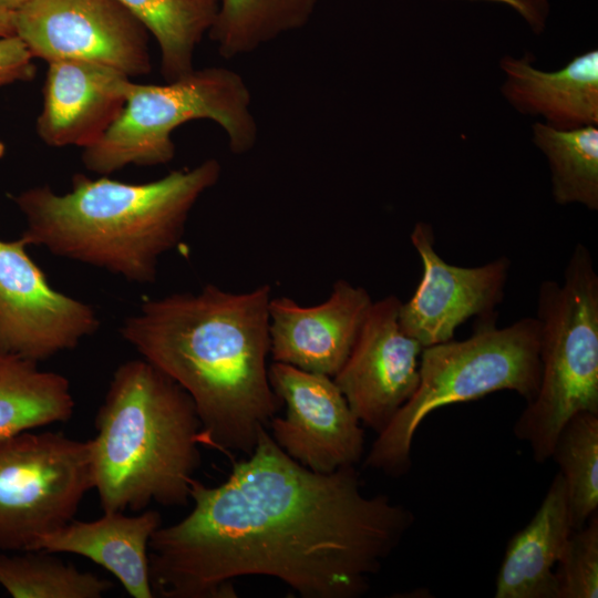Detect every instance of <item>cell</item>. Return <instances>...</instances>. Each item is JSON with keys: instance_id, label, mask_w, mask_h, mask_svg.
Returning a JSON list of instances; mask_svg holds the SVG:
<instances>
[{"instance_id": "obj_1", "label": "cell", "mask_w": 598, "mask_h": 598, "mask_svg": "<svg viewBox=\"0 0 598 598\" xmlns=\"http://www.w3.org/2000/svg\"><path fill=\"white\" fill-rule=\"evenodd\" d=\"M227 480L193 478L194 506L150 540L163 598H234L235 578H276L302 598H359L414 524L388 495L362 493L354 465L317 473L264 430Z\"/></svg>"}, {"instance_id": "obj_2", "label": "cell", "mask_w": 598, "mask_h": 598, "mask_svg": "<svg viewBox=\"0 0 598 598\" xmlns=\"http://www.w3.org/2000/svg\"><path fill=\"white\" fill-rule=\"evenodd\" d=\"M271 288L231 292L206 285L145 300L120 333L192 398L199 444L249 455L282 404L267 367Z\"/></svg>"}, {"instance_id": "obj_3", "label": "cell", "mask_w": 598, "mask_h": 598, "mask_svg": "<svg viewBox=\"0 0 598 598\" xmlns=\"http://www.w3.org/2000/svg\"><path fill=\"white\" fill-rule=\"evenodd\" d=\"M220 174V163L208 158L142 184L75 174L65 194L32 187L12 197L27 221L20 239L128 281L152 283L159 258L181 243L193 207Z\"/></svg>"}, {"instance_id": "obj_4", "label": "cell", "mask_w": 598, "mask_h": 598, "mask_svg": "<svg viewBox=\"0 0 598 598\" xmlns=\"http://www.w3.org/2000/svg\"><path fill=\"white\" fill-rule=\"evenodd\" d=\"M90 440L103 513L138 512L152 502L185 506L200 465V421L189 394L150 361L114 371Z\"/></svg>"}, {"instance_id": "obj_5", "label": "cell", "mask_w": 598, "mask_h": 598, "mask_svg": "<svg viewBox=\"0 0 598 598\" xmlns=\"http://www.w3.org/2000/svg\"><path fill=\"white\" fill-rule=\"evenodd\" d=\"M542 363L539 322L525 317L498 328L497 313L478 318L465 340L423 348L420 381L412 398L378 434L364 465L390 476L411 468L413 437L433 411L509 390L530 402L538 392Z\"/></svg>"}, {"instance_id": "obj_6", "label": "cell", "mask_w": 598, "mask_h": 598, "mask_svg": "<svg viewBox=\"0 0 598 598\" xmlns=\"http://www.w3.org/2000/svg\"><path fill=\"white\" fill-rule=\"evenodd\" d=\"M536 318L539 389L513 431L542 464L550 458L561 427L573 415L598 413V275L585 245L574 247L561 282H540Z\"/></svg>"}, {"instance_id": "obj_7", "label": "cell", "mask_w": 598, "mask_h": 598, "mask_svg": "<svg viewBox=\"0 0 598 598\" xmlns=\"http://www.w3.org/2000/svg\"><path fill=\"white\" fill-rule=\"evenodd\" d=\"M195 120L219 125L236 155L257 143L258 125L245 80L227 68L209 66L164 84L131 80L120 115L95 144L83 148V164L101 175L128 165L167 164L175 156L173 132Z\"/></svg>"}, {"instance_id": "obj_8", "label": "cell", "mask_w": 598, "mask_h": 598, "mask_svg": "<svg viewBox=\"0 0 598 598\" xmlns=\"http://www.w3.org/2000/svg\"><path fill=\"white\" fill-rule=\"evenodd\" d=\"M94 488L90 441L24 431L0 439V551L32 550Z\"/></svg>"}, {"instance_id": "obj_9", "label": "cell", "mask_w": 598, "mask_h": 598, "mask_svg": "<svg viewBox=\"0 0 598 598\" xmlns=\"http://www.w3.org/2000/svg\"><path fill=\"white\" fill-rule=\"evenodd\" d=\"M13 29L47 63L96 62L128 78L152 69L150 33L117 0H30L13 12Z\"/></svg>"}, {"instance_id": "obj_10", "label": "cell", "mask_w": 598, "mask_h": 598, "mask_svg": "<svg viewBox=\"0 0 598 598\" xmlns=\"http://www.w3.org/2000/svg\"><path fill=\"white\" fill-rule=\"evenodd\" d=\"M268 375L286 406L269 422L270 435L287 455L322 474L361 461L364 430L333 378L281 362H272Z\"/></svg>"}, {"instance_id": "obj_11", "label": "cell", "mask_w": 598, "mask_h": 598, "mask_svg": "<svg viewBox=\"0 0 598 598\" xmlns=\"http://www.w3.org/2000/svg\"><path fill=\"white\" fill-rule=\"evenodd\" d=\"M25 247L0 239V353L38 363L74 349L100 320L90 305L52 288Z\"/></svg>"}, {"instance_id": "obj_12", "label": "cell", "mask_w": 598, "mask_h": 598, "mask_svg": "<svg viewBox=\"0 0 598 598\" xmlns=\"http://www.w3.org/2000/svg\"><path fill=\"white\" fill-rule=\"evenodd\" d=\"M401 300L373 301L354 347L333 380L362 425L381 433L414 394L423 347L399 322Z\"/></svg>"}, {"instance_id": "obj_13", "label": "cell", "mask_w": 598, "mask_h": 598, "mask_svg": "<svg viewBox=\"0 0 598 598\" xmlns=\"http://www.w3.org/2000/svg\"><path fill=\"white\" fill-rule=\"evenodd\" d=\"M410 238L423 270L414 293L399 309L408 336L425 348L454 339L457 327L472 317L496 315L505 296L507 257L476 267L451 265L436 251L434 229L425 221L414 225Z\"/></svg>"}, {"instance_id": "obj_14", "label": "cell", "mask_w": 598, "mask_h": 598, "mask_svg": "<svg viewBox=\"0 0 598 598\" xmlns=\"http://www.w3.org/2000/svg\"><path fill=\"white\" fill-rule=\"evenodd\" d=\"M373 303L367 289L337 280L323 302L305 307L288 297L269 302L274 362L333 378L350 355Z\"/></svg>"}, {"instance_id": "obj_15", "label": "cell", "mask_w": 598, "mask_h": 598, "mask_svg": "<svg viewBox=\"0 0 598 598\" xmlns=\"http://www.w3.org/2000/svg\"><path fill=\"white\" fill-rule=\"evenodd\" d=\"M131 81L123 72L96 62L48 63L37 133L51 147L95 144L120 115Z\"/></svg>"}, {"instance_id": "obj_16", "label": "cell", "mask_w": 598, "mask_h": 598, "mask_svg": "<svg viewBox=\"0 0 598 598\" xmlns=\"http://www.w3.org/2000/svg\"><path fill=\"white\" fill-rule=\"evenodd\" d=\"M499 68L505 75L501 92L519 113L542 116L560 130L598 125L597 50L575 55L556 71L537 69L528 54L504 55Z\"/></svg>"}, {"instance_id": "obj_17", "label": "cell", "mask_w": 598, "mask_h": 598, "mask_svg": "<svg viewBox=\"0 0 598 598\" xmlns=\"http://www.w3.org/2000/svg\"><path fill=\"white\" fill-rule=\"evenodd\" d=\"M162 526L155 509L126 516L109 512L90 522L71 520L63 527L38 538L32 550L83 556L115 576L134 598H152L150 540Z\"/></svg>"}, {"instance_id": "obj_18", "label": "cell", "mask_w": 598, "mask_h": 598, "mask_svg": "<svg viewBox=\"0 0 598 598\" xmlns=\"http://www.w3.org/2000/svg\"><path fill=\"white\" fill-rule=\"evenodd\" d=\"M573 529L558 472L533 518L507 543L494 597L557 598L555 569Z\"/></svg>"}, {"instance_id": "obj_19", "label": "cell", "mask_w": 598, "mask_h": 598, "mask_svg": "<svg viewBox=\"0 0 598 598\" xmlns=\"http://www.w3.org/2000/svg\"><path fill=\"white\" fill-rule=\"evenodd\" d=\"M74 410L69 380L19 355L0 353V439L68 421Z\"/></svg>"}, {"instance_id": "obj_20", "label": "cell", "mask_w": 598, "mask_h": 598, "mask_svg": "<svg viewBox=\"0 0 598 598\" xmlns=\"http://www.w3.org/2000/svg\"><path fill=\"white\" fill-rule=\"evenodd\" d=\"M156 40L161 71L174 81L194 70V54L216 18L219 0H117Z\"/></svg>"}, {"instance_id": "obj_21", "label": "cell", "mask_w": 598, "mask_h": 598, "mask_svg": "<svg viewBox=\"0 0 598 598\" xmlns=\"http://www.w3.org/2000/svg\"><path fill=\"white\" fill-rule=\"evenodd\" d=\"M318 0H219L209 37L225 59L249 54L306 25Z\"/></svg>"}, {"instance_id": "obj_22", "label": "cell", "mask_w": 598, "mask_h": 598, "mask_svg": "<svg viewBox=\"0 0 598 598\" xmlns=\"http://www.w3.org/2000/svg\"><path fill=\"white\" fill-rule=\"evenodd\" d=\"M532 134L547 159L554 200L598 210V127L560 130L535 122Z\"/></svg>"}, {"instance_id": "obj_23", "label": "cell", "mask_w": 598, "mask_h": 598, "mask_svg": "<svg viewBox=\"0 0 598 598\" xmlns=\"http://www.w3.org/2000/svg\"><path fill=\"white\" fill-rule=\"evenodd\" d=\"M0 586L13 598H101L113 584L43 550L0 553Z\"/></svg>"}, {"instance_id": "obj_24", "label": "cell", "mask_w": 598, "mask_h": 598, "mask_svg": "<svg viewBox=\"0 0 598 598\" xmlns=\"http://www.w3.org/2000/svg\"><path fill=\"white\" fill-rule=\"evenodd\" d=\"M564 480L574 529L598 509V413L579 412L561 427L551 456Z\"/></svg>"}, {"instance_id": "obj_25", "label": "cell", "mask_w": 598, "mask_h": 598, "mask_svg": "<svg viewBox=\"0 0 598 598\" xmlns=\"http://www.w3.org/2000/svg\"><path fill=\"white\" fill-rule=\"evenodd\" d=\"M555 576L557 598L598 597V512L573 529Z\"/></svg>"}, {"instance_id": "obj_26", "label": "cell", "mask_w": 598, "mask_h": 598, "mask_svg": "<svg viewBox=\"0 0 598 598\" xmlns=\"http://www.w3.org/2000/svg\"><path fill=\"white\" fill-rule=\"evenodd\" d=\"M33 59L16 34L0 38V87L32 80L35 75Z\"/></svg>"}, {"instance_id": "obj_27", "label": "cell", "mask_w": 598, "mask_h": 598, "mask_svg": "<svg viewBox=\"0 0 598 598\" xmlns=\"http://www.w3.org/2000/svg\"><path fill=\"white\" fill-rule=\"evenodd\" d=\"M486 1L507 6L515 10L534 32H542L549 12L547 0H468Z\"/></svg>"}, {"instance_id": "obj_28", "label": "cell", "mask_w": 598, "mask_h": 598, "mask_svg": "<svg viewBox=\"0 0 598 598\" xmlns=\"http://www.w3.org/2000/svg\"><path fill=\"white\" fill-rule=\"evenodd\" d=\"M14 34L13 12L0 7V38Z\"/></svg>"}, {"instance_id": "obj_29", "label": "cell", "mask_w": 598, "mask_h": 598, "mask_svg": "<svg viewBox=\"0 0 598 598\" xmlns=\"http://www.w3.org/2000/svg\"><path fill=\"white\" fill-rule=\"evenodd\" d=\"M28 1L30 0H0V7L11 12H14Z\"/></svg>"}, {"instance_id": "obj_30", "label": "cell", "mask_w": 598, "mask_h": 598, "mask_svg": "<svg viewBox=\"0 0 598 598\" xmlns=\"http://www.w3.org/2000/svg\"><path fill=\"white\" fill-rule=\"evenodd\" d=\"M6 153V145L4 143L0 140V158L3 157Z\"/></svg>"}]
</instances>
